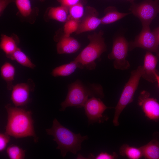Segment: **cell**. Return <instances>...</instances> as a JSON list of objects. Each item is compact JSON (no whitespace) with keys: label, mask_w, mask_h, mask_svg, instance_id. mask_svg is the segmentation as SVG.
Masks as SVG:
<instances>
[{"label":"cell","mask_w":159,"mask_h":159,"mask_svg":"<svg viewBox=\"0 0 159 159\" xmlns=\"http://www.w3.org/2000/svg\"><path fill=\"white\" fill-rule=\"evenodd\" d=\"M5 107L8 115L5 133L16 138L33 137L37 141L31 112L9 104Z\"/></svg>","instance_id":"obj_1"},{"label":"cell","mask_w":159,"mask_h":159,"mask_svg":"<svg viewBox=\"0 0 159 159\" xmlns=\"http://www.w3.org/2000/svg\"><path fill=\"white\" fill-rule=\"evenodd\" d=\"M104 96L101 85L94 83L86 84L77 79L68 85L67 96L61 103L59 110L64 111L69 107L81 108L83 107L89 97L102 98Z\"/></svg>","instance_id":"obj_2"},{"label":"cell","mask_w":159,"mask_h":159,"mask_svg":"<svg viewBox=\"0 0 159 159\" xmlns=\"http://www.w3.org/2000/svg\"><path fill=\"white\" fill-rule=\"evenodd\" d=\"M46 130L47 134L54 137L53 140L57 145L56 148L60 150L63 158L69 152L76 154L81 150L82 142L88 138L87 135L82 136L80 133L73 132L62 125L56 118L54 120L52 127Z\"/></svg>","instance_id":"obj_3"},{"label":"cell","mask_w":159,"mask_h":159,"mask_svg":"<svg viewBox=\"0 0 159 159\" xmlns=\"http://www.w3.org/2000/svg\"><path fill=\"white\" fill-rule=\"evenodd\" d=\"M103 34V32L101 30L88 36L89 44L74 60L79 63L83 69H95L96 66L95 61L107 50Z\"/></svg>","instance_id":"obj_4"},{"label":"cell","mask_w":159,"mask_h":159,"mask_svg":"<svg viewBox=\"0 0 159 159\" xmlns=\"http://www.w3.org/2000/svg\"><path fill=\"white\" fill-rule=\"evenodd\" d=\"M143 73V66H139L131 72L130 77L125 84L120 97L115 107L113 123L115 126L119 125L118 119L123 109L132 102L135 92L138 87Z\"/></svg>","instance_id":"obj_5"},{"label":"cell","mask_w":159,"mask_h":159,"mask_svg":"<svg viewBox=\"0 0 159 159\" xmlns=\"http://www.w3.org/2000/svg\"><path fill=\"white\" fill-rule=\"evenodd\" d=\"M129 10L140 20L142 26H150L159 13V1L145 0L139 3L131 2Z\"/></svg>","instance_id":"obj_6"},{"label":"cell","mask_w":159,"mask_h":159,"mask_svg":"<svg viewBox=\"0 0 159 159\" xmlns=\"http://www.w3.org/2000/svg\"><path fill=\"white\" fill-rule=\"evenodd\" d=\"M129 47V42L124 37L120 36L114 40L111 52L107 57L114 60L113 66L115 69L125 70L130 67L129 62L126 59Z\"/></svg>","instance_id":"obj_7"},{"label":"cell","mask_w":159,"mask_h":159,"mask_svg":"<svg viewBox=\"0 0 159 159\" xmlns=\"http://www.w3.org/2000/svg\"><path fill=\"white\" fill-rule=\"evenodd\" d=\"M159 43L149 26H143L140 33L133 41L129 42V50L139 47L155 53L159 59Z\"/></svg>","instance_id":"obj_8"},{"label":"cell","mask_w":159,"mask_h":159,"mask_svg":"<svg viewBox=\"0 0 159 159\" xmlns=\"http://www.w3.org/2000/svg\"><path fill=\"white\" fill-rule=\"evenodd\" d=\"M85 115L88 119L89 125L95 123H100L105 120L103 114L106 110L112 107H107L99 98L92 97L89 98L83 107Z\"/></svg>","instance_id":"obj_9"},{"label":"cell","mask_w":159,"mask_h":159,"mask_svg":"<svg viewBox=\"0 0 159 159\" xmlns=\"http://www.w3.org/2000/svg\"><path fill=\"white\" fill-rule=\"evenodd\" d=\"M150 96L148 92L142 91L139 96L138 103L146 116L150 120H159V103L156 99Z\"/></svg>","instance_id":"obj_10"},{"label":"cell","mask_w":159,"mask_h":159,"mask_svg":"<svg viewBox=\"0 0 159 159\" xmlns=\"http://www.w3.org/2000/svg\"><path fill=\"white\" fill-rule=\"evenodd\" d=\"M88 13L86 14L80 20L78 29L75 32L76 34L93 31L100 24V18L98 17V13L94 8L87 6Z\"/></svg>","instance_id":"obj_11"},{"label":"cell","mask_w":159,"mask_h":159,"mask_svg":"<svg viewBox=\"0 0 159 159\" xmlns=\"http://www.w3.org/2000/svg\"><path fill=\"white\" fill-rule=\"evenodd\" d=\"M31 89L30 85L27 83H19L13 87L11 100L16 107L24 105L29 102Z\"/></svg>","instance_id":"obj_12"},{"label":"cell","mask_w":159,"mask_h":159,"mask_svg":"<svg viewBox=\"0 0 159 159\" xmlns=\"http://www.w3.org/2000/svg\"><path fill=\"white\" fill-rule=\"evenodd\" d=\"M159 59L151 52L147 51L145 55L144 64L143 66V73L141 77L149 82H156L155 73L157 71L156 67Z\"/></svg>","instance_id":"obj_13"},{"label":"cell","mask_w":159,"mask_h":159,"mask_svg":"<svg viewBox=\"0 0 159 159\" xmlns=\"http://www.w3.org/2000/svg\"><path fill=\"white\" fill-rule=\"evenodd\" d=\"M80 47V44L75 39L70 36H64L57 44L58 54H70L77 52Z\"/></svg>","instance_id":"obj_14"},{"label":"cell","mask_w":159,"mask_h":159,"mask_svg":"<svg viewBox=\"0 0 159 159\" xmlns=\"http://www.w3.org/2000/svg\"><path fill=\"white\" fill-rule=\"evenodd\" d=\"M19 40L17 37L15 38L2 35L1 38L0 47L5 53L6 57L9 58L18 47Z\"/></svg>","instance_id":"obj_15"},{"label":"cell","mask_w":159,"mask_h":159,"mask_svg":"<svg viewBox=\"0 0 159 159\" xmlns=\"http://www.w3.org/2000/svg\"><path fill=\"white\" fill-rule=\"evenodd\" d=\"M77 68L83 69L79 63L74 60L69 63L55 68L52 70L51 74L54 77L67 76L73 73Z\"/></svg>","instance_id":"obj_16"},{"label":"cell","mask_w":159,"mask_h":159,"mask_svg":"<svg viewBox=\"0 0 159 159\" xmlns=\"http://www.w3.org/2000/svg\"><path fill=\"white\" fill-rule=\"evenodd\" d=\"M49 17L58 21L66 22L69 19V8L61 5L51 7L48 12Z\"/></svg>","instance_id":"obj_17"},{"label":"cell","mask_w":159,"mask_h":159,"mask_svg":"<svg viewBox=\"0 0 159 159\" xmlns=\"http://www.w3.org/2000/svg\"><path fill=\"white\" fill-rule=\"evenodd\" d=\"M131 13L119 12L114 7H109L105 10V16L100 18L101 24H107L114 23Z\"/></svg>","instance_id":"obj_18"},{"label":"cell","mask_w":159,"mask_h":159,"mask_svg":"<svg viewBox=\"0 0 159 159\" xmlns=\"http://www.w3.org/2000/svg\"><path fill=\"white\" fill-rule=\"evenodd\" d=\"M143 156L148 159H159V142L153 140L140 147Z\"/></svg>","instance_id":"obj_19"},{"label":"cell","mask_w":159,"mask_h":159,"mask_svg":"<svg viewBox=\"0 0 159 159\" xmlns=\"http://www.w3.org/2000/svg\"><path fill=\"white\" fill-rule=\"evenodd\" d=\"M15 69L10 63L6 62L1 68V74L2 78L7 84V88L8 90H12L13 87V82L15 74Z\"/></svg>","instance_id":"obj_20"},{"label":"cell","mask_w":159,"mask_h":159,"mask_svg":"<svg viewBox=\"0 0 159 159\" xmlns=\"http://www.w3.org/2000/svg\"><path fill=\"white\" fill-rule=\"evenodd\" d=\"M9 59L15 60L22 66L34 69L36 65L32 63L29 58L18 47Z\"/></svg>","instance_id":"obj_21"},{"label":"cell","mask_w":159,"mask_h":159,"mask_svg":"<svg viewBox=\"0 0 159 159\" xmlns=\"http://www.w3.org/2000/svg\"><path fill=\"white\" fill-rule=\"evenodd\" d=\"M119 152L121 155L131 159H138L143 156L140 148L130 146L126 144H123L121 147Z\"/></svg>","instance_id":"obj_22"},{"label":"cell","mask_w":159,"mask_h":159,"mask_svg":"<svg viewBox=\"0 0 159 159\" xmlns=\"http://www.w3.org/2000/svg\"><path fill=\"white\" fill-rule=\"evenodd\" d=\"M69 18L80 20L84 14L83 4L80 2L69 8Z\"/></svg>","instance_id":"obj_23"},{"label":"cell","mask_w":159,"mask_h":159,"mask_svg":"<svg viewBox=\"0 0 159 159\" xmlns=\"http://www.w3.org/2000/svg\"><path fill=\"white\" fill-rule=\"evenodd\" d=\"M6 152L10 159H23L25 157V150L18 146L12 145L8 147Z\"/></svg>","instance_id":"obj_24"},{"label":"cell","mask_w":159,"mask_h":159,"mask_svg":"<svg viewBox=\"0 0 159 159\" xmlns=\"http://www.w3.org/2000/svg\"><path fill=\"white\" fill-rule=\"evenodd\" d=\"M16 5L21 15L27 17L31 13L32 9L30 0H15Z\"/></svg>","instance_id":"obj_25"},{"label":"cell","mask_w":159,"mask_h":159,"mask_svg":"<svg viewBox=\"0 0 159 159\" xmlns=\"http://www.w3.org/2000/svg\"><path fill=\"white\" fill-rule=\"evenodd\" d=\"M80 20L70 19L65 23L64 26V36H70V34L77 30Z\"/></svg>","instance_id":"obj_26"},{"label":"cell","mask_w":159,"mask_h":159,"mask_svg":"<svg viewBox=\"0 0 159 159\" xmlns=\"http://www.w3.org/2000/svg\"><path fill=\"white\" fill-rule=\"evenodd\" d=\"M117 156V155L115 152L110 154L106 152H102L96 156L91 153L87 158H85L84 159H114L116 158Z\"/></svg>","instance_id":"obj_27"},{"label":"cell","mask_w":159,"mask_h":159,"mask_svg":"<svg viewBox=\"0 0 159 159\" xmlns=\"http://www.w3.org/2000/svg\"><path fill=\"white\" fill-rule=\"evenodd\" d=\"M9 135L4 133L0 134V152H2L5 149L6 147L10 141Z\"/></svg>","instance_id":"obj_28"},{"label":"cell","mask_w":159,"mask_h":159,"mask_svg":"<svg viewBox=\"0 0 159 159\" xmlns=\"http://www.w3.org/2000/svg\"><path fill=\"white\" fill-rule=\"evenodd\" d=\"M61 5L68 8L79 2L80 0H57Z\"/></svg>","instance_id":"obj_29"},{"label":"cell","mask_w":159,"mask_h":159,"mask_svg":"<svg viewBox=\"0 0 159 159\" xmlns=\"http://www.w3.org/2000/svg\"><path fill=\"white\" fill-rule=\"evenodd\" d=\"M15 0H0V14L1 16L8 5Z\"/></svg>","instance_id":"obj_30"},{"label":"cell","mask_w":159,"mask_h":159,"mask_svg":"<svg viewBox=\"0 0 159 159\" xmlns=\"http://www.w3.org/2000/svg\"><path fill=\"white\" fill-rule=\"evenodd\" d=\"M153 32L155 34L159 43V26L155 29Z\"/></svg>","instance_id":"obj_31"},{"label":"cell","mask_w":159,"mask_h":159,"mask_svg":"<svg viewBox=\"0 0 159 159\" xmlns=\"http://www.w3.org/2000/svg\"><path fill=\"white\" fill-rule=\"evenodd\" d=\"M155 75L156 80V82H157L159 88V74L158 72V71L155 72Z\"/></svg>","instance_id":"obj_32"},{"label":"cell","mask_w":159,"mask_h":159,"mask_svg":"<svg viewBox=\"0 0 159 159\" xmlns=\"http://www.w3.org/2000/svg\"><path fill=\"white\" fill-rule=\"evenodd\" d=\"M128 1H130V2L134 1V0H127Z\"/></svg>","instance_id":"obj_33"},{"label":"cell","mask_w":159,"mask_h":159,"mask_svg":"<svg viewBox=\"0 0 159 159\" xmlns=\"http://www.w3.org/2000/svg\"><path fill=\"white\" fill-rule=\"evenodd\" d=\"M155 0L158 1H159V0Z\"/></svg>","instance_id":"obj_34"},{"label":"cell","mask_w":159,"mask_h":159,"mask_svg":"<svg viewBox=\"0 0 159 159\" xmlns=\"http://www.w3.org/2000/svg\"><path fill=\"white\" fill-rule=\"evenodd\" d=\"M41 1H44V0H41Z\"/></svg>","instance_id":"obj_35"},{"label":"cell","mask_w":159,"mask_h":159,"mask_svg":"<svg viewBox=\"0 0 159 159\" xmlns=\"http://www.w3.org/2000/svg\"></svg>","instance_id":"obj_36"}]
</instances>
